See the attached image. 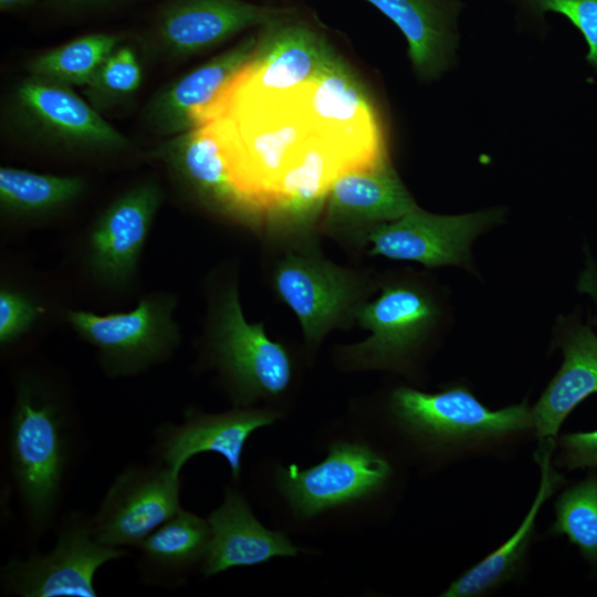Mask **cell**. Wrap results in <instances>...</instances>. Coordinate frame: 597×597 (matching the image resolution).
<instances>
[{
  "label": "cell",
  "mask_w": 597,
  "mask_h": 597,
  "mask_svg": "<svg viewBox=\"0 0 597 597\" xmlns=\"http://www.w3.org/2000/svg\"><path fill=\"white\" fill-rule=\"evenodd\" d=\"M77 422L39 381L20 379L8 423L9 467L30 532L52 524L75 459Z\"/></svg>",
  "instance_id": "obj_1"
},
{
  "label": "cell",
  "mask_w": 597,
  "mask_h": 597,
  "mask_svg": "<svg viewBox=\"0 0 597 597\" xmlns=\"http://www.w3.org/2000/svg\"><path fill=\"white\" fill-rule=\"evenodd\" d=\"M126 554L94 537L91 516L72 512L62 521L51 551L12 558L3 566L2 590L22 597H95L97 570Z\"/></svg>",
  "instance_id": "obj_2"
},
{
  "label": "cell",
  "mask_w": 597,
  "mask_h": 597,
  "mask_svg": "<svg viewBox=\"0 0 597 597\" xmlns=\"http://www.w3.org/2000/svg\"><path fill=\"white\" fill-rule=\"evenodd\" d=\"M390 408L406 429L432 442L495 440L533 428L526 400L492 410L463 387L434 394L401 387L392 392Z\"/></svg>",
  "instance_id": "obj_3"
},
{
  "label": "cell",
  "mask_w": 597,
  "mask_h": 597,
  "mask_svg": "<svg viewBox=\"0 0 597 597\" xmlns=\"http://www.w3.org/2000/svg\"><path fill=\"white\" fill-rule=\"evenodd\" d=\"M262 31L252 60L212 104L229 98L287 95L318 77L338 60L315 29L296 19V12Z\"/></svg>",
  "instance_id": "obj_4"
},
{
  "label": "cell",
  "mask_w": 597,
  "mask_h": 597,
  "mask_svg": "<svg viewBox=\"0 0 597 597\" xmlns=\"http://www.w3.org/2000/svg\"><path fill=\"white\" fill-rule=\"evenodd\" d=\"M172 298L148 296L127 313L96 315L70 311L76 333L98 349L104 368L113 375H132L164 360L179 341L172 321Z\"/></svg>",
  "instance_id": "obj_5"
},
{
  "label": "cell",
  "mask_w": 597,
  "mask_h": 597,
  "mask_svg": "<svg viewBox=\"0 0 597 597\" xmlns=\"http://www.w3.org/2000/svg\"><path fill=\"white\" fill-rule=\"evenodd\" d=\"M180 509V474L158 461L130 465L91 516L93 535L109 547L137 548Z\"/></svg>",
  "instance_id": "obj_6"
},
{
  "label": "cell",
  "mask_w": 597,
  "mask_h": 597,
  "mask_svg": "<svg viewBox=\"0 0 597 597\" xmlns=\"http://www.w3.org/2000/svg\"><path fill=\"white\" fill-rule=\"evenodd\" d=\"M218 307L212 353L235 398L244 404L281 395L292 379L287 350L266 336L262 324L247 322L235 289L223 294Z\"/></svg>",
  "instance_id": "obj_7"
},
{
  "label": "cell",
  "mask_w": 597,
  "mask_h": 597,
  "mask_svg": "<svg viewBox=\"0 0 597 597\" xmlns=\"http://www.w3.org/2000/svg\"><path fill=\"white\" fill-rule=\"evenodd\" d=\"M390 471L389 463L369 447L342 441L333 443L316 465L279 468L276 480L293 512L310 519L375 493Z\"/></svg>",
  "instance_id": "obj_8"
},
{
  "label": "cell",
  "mask_w": 597,
  "mask_h": 597,
  "mask_svg": "<svg viewBox=\"0 0 597 597\" xmlns=\"http://www.w3.org/2000/svg\"><path fill=\"white\" fill-rule=\"evenodd\" d=\"M500 218L498 210L438 216L417 207L396 220L374 223L366 235L369 254L429 268L460 265L475 237Z\"/></svg>",
  "instance_id": "obj_9"
},
{
  "label": "cell",
  "mask_w": 597,
  "mask_h": 597,
  "mask_svg": "<svg viewBox=\"0 0 597 597\" xmlns=\"http://www.w3.org/2000/svg\"><path fill=\"white\" fill-rule=\"evenodd\" d=\"M273 285L295 313L308 342H317L354 316L363 292L349 271L307 252L285 254L273 272Z\"/></svg>",
  "instance_id": "obj_10"
},
{
  "label": "cell",
  "mask_w": 597,
  "mask_h": 597,
  "mask_svg": "<svg viewBox=\"0 0 597 597\" xmlns=\"http://www.w3.org/2000/svg\"><path fill=\"white\" fill-rule=\"evenodd\" d=\"M296 12L242 0H166L154 20L153 34L174 56L210 49L251 29L277 23Z\"/></svg>",
  "instance_id": "obj_11"
},
{
  "label": "cell",
  "mask_w": 597,
  "mask_h": 597,
  "mask_svg": "<svg viewBox=\"0 0 597 597\" xmlns=\"http://www.w3.org/2000/svg\"><path fill=\"white\" fill-rule=\"evenodd\" d=\"M437 315L436 303L421 289L388 284L376 300L355 311L354 317L371 335L350 348L352 357L367 366L397 365L423 339Z\"/></svg>",
  "instance_id": "obj_12"
},
{
  "label": "cell",
  "mask_w": 597,
  "mask_h": 597,
  "mask_svg": "<svg viewBox=\"0 0 597 597\" xmlns=\"http://www.w3.org/2000/svg\"><path fill=\"white\" fill-rule=\"evenodd\" d=\"M279 416L272 410L252 408L222 413L189 409L184 422L157 427L154 443L156 460L180 474L193 455L214 452L228 462L233 480H238L249 437L259 428L272 425Z\"/></svg>",
  "instance_id": "obj_13"
},
{
  "label": "cell",
  "mask_w": 597,
  "mask_h": 597,
  "mask_svg": "<svg viewBox=\"0 0 597 597\" xmlns=\"http://www.w3.org/2000/svg\"><path fill=\"white\" fill-rule=\"evenodd\" d=\"M160 198L155 184L139 185L96 220L88 235L87 263L100 281L118 287L134 277Z\"/></svg>",
  "instance_id": "obj_14"
},
{
  "label": "cell",
  "mask_w": 597,
  "mask_h": 597,
  "mask_svg": "<svg viewBox=\"0 0 597 597\" xmlns=\"http://www.w3.org/2000/svg\"><path fill=\"white\" fill-rule=\"evenodd\" d=\"M158 156L209 206L252 214L239 187L228 138L217 119L175 135L160 147Z\"/></svg>",
  "instance_id": "obj_15"
},
{
  "label": "cell",
  "mask_w": 597,
  "mask_h": 597,
  "mask_svg": "<svg viewBox=\"0 0 597 597\" xmlns=\"http://www.w3.org/2000/svg\"><path fill=\"white\" fill-rule=\"evenodd\" d=\"M260 35L251 34L158 92L144 109L145 121L165 135L195 126L201 114L254 56Z\"/></svg>",
  "instance_id": "obj_16"
},
{
  "label": "cell",
  "mask_w": 597,
  "mask_h": 597,
  "mask_svg": "<svg viewBox=\"0 0 597 597\" xmlns=\"http://www.w3.org/2000/svg\"><path fill=\"white\" fill-rule=\"evenodd\" d=\"M23 116L41 133L69 146L119 148L127 139L67 85L31 76L17 91Z\"/></svg>",
  "instance_id": "obj_17"
},
{
  "label": "cell",
  "mask_w": 597,
  "mask_h": 597,
  "mask_svg": "<svg viewBox=\"0 0 597 597\" xmlns=\"http://www.w3.org/2000/svg\"><path fill=\"white\" fill-rule=\"evenodd\" d=\"M207 522L210 538L202 562L206 576L297 553V547L285 533L270 531L255 519L250 505L235 489H227L222 504L210 513Z\"/></svg>",
  "instance_id": "obj_18"
},
{
  "label": "cell",
  "mask_w": 597,
  "mask_h": 597,
  "mask_svg": "<svg viewBox=\"0 0 597 597\" xmlns=\"http://www.w3.org/2000/svg\"><path fill=\"white\" fill-rule=\"evenodd\" d=\"M559 345L564 362L538 401L531 408L538 439L555 440L569 412L597 392V335L578 323L567 327Z\"/></svg>",
  "instance_id": "obj_19"
},
{
  "label": "cell",
  "mask_w": 597,
  "mask_h": 597,
  "mask_svg": "<svg viewBox=\"0 0 597 597\" xmlns=\"http://www.w3.org/2000/svg\"><path fill=\"white\" fill-rule=\"evenodd\" d=\"M350 170L356 169L347 157L314 133L279 178L268 212L286 219H307L327 198L334 181Z\"/></svg>",
  "instance_id": "obj_20"
},
{
  "label": "cell",
  "mask_w": 597,
  "mask_h": 597,
  "mask_svg": "<svg viewBox=\"0 0 597 597\" xmlns=\"http://www.w3.org/2000/svg\"><path fill=\"white\" fill-rule=\"evenodd\" d=\"M327 216L336 222H387L417 208L385 161L341 175L327 195Z\"/></svg>",
  "instance_id": "obj_21"
},
{
  "label": "cell",
  "mask_w": 597,
  "mask_h": 597,
  "mask_svg": "<svg viewBox=\"0 0 597 597\" xmlns=\"http://www.w3.org/2000/svg\"><path fill=\"white\" fill-rule=\"evenodd\" d=\"M392 21L408 42V55L418 75L438 76L455 45V10L446 0H365Z\"/></svg>",
  "instance_id": "obj_22"
},
{
  "label": "cell",
  "mask_w": 597,
  "mask_h": 597,
  "mask_svg": "<svg viewBox=\"0 0 597 597\" xmlns=\"http://www.w3.org/2000/svg\"><path fill=\"white\" fill-rule=\"evenodd\" d=\"M208 522L180 509L138 547L137 568L146 584L175 587L203 562L209 545Z\"/></svg>",
  "instance_id": "obj_23"
},
{
  "label": "cell",
  "mask_w": 597,
  "mask_h": 597,
  "mask_svg": "<svg viewBox=\"0 0 597 597\" xmlns=\"http://www.w3.org/2000/svg\"><path fill=\"white\" fill-rule=\"evenodd\" d=\"M554 446L555 440L542 441L541 448L535 453V459L541 468V483L535 500L522 524L499 548L452 582L442 596H479L512 578L527 549L535 519L543 503L564 482V476L552 467L551 455Z\"/></svg>",
  "instance_id": "obj_24"
},
{
  "label": "cell",
  "mask_w": 597,
  "mask_h": 597,
  "mask_svg": "<svg viewBox=\"0 0 597 597\" xmlns=\"http://www.w3.org/2000/svg\"><path fill=\"white\" fill-rule=\"evenodd\" d=\"M118 42L114 34L84 35L38 56L28 69L33 76L67 86H87Z\"/></svg>",
  "instance_id": "obj_25"
},
{
  "label": "cell",
  "mask_w": 597,
  "mask_h": 597,
  "mask_svg": "<svg viewBox=\"0 0 597 597\" xmlns=\"http://www.w3.org/2000/svg\"><path fill=\"white\" fill-rule=\"evenodd\" d=\"M84 188L77 177L35 174L2 167L0 200L2 208L18 213H41L75 199Z\"/></svg>",
  "instance_id": "obj_26"
},
{
  "label": "cell",
  "mask_w": 597,
  "mask_h": 597,
  "mask_svg": "<svg viewBox=\"0 0 597 597\" xmlns=\"http://www.w3.org/2000/svg\"><path fill=\"white\" fill-rule=\"evenodd\" d=\"M555 514L551 533L566 535L585 558L597 562V478L566 490L556 502Z\"/></svg>",
  "instance_id": "obj_27"
},
{
  "label": "cell",
  "mask_w": 597,
  "mask_h": 597,
  "mask_svg": "<svg viewBox=\"0 0 597 597\" xmlns=\"http://www.w3.org/2000/svg\"><path fill=\"white\" fill-rule=\"evenodd\" d=\"M142 72L134 52L128 48L114 50L102 63L92 82L88 95L94 100H109L135 92Z\"/></svg>",
  "instance_id": "obj_28"
},
{
  "label": "cell",
  "mask_w": 597,
  "mask_h": 597,
  "mask_svg": "<svg viewBox=\"0 0 597 597\" xmlns=\"http://www.w3.org/2000/svg\"><path fill=\"white\" fill-rule=\"evenodd\" d=\"M537 12L565 15L588 45L587 61L597 70V0H526Z\"/></svg>",
  "instance_id": "obj_29"
},
{
  "label": "cell",
  "mask_w": 597,
  "mask_h": 597,
  "mask_svg": "<svg viewBox=\"0 0 597 597\" xmlns=\"http://www.w3.org/2000/svg\"><path fill=\"white\" fill-rule=\"evenodd\" d=\"M40 308L19 291H0V343L7 346L22 336L39 316Z\"/></svg>",
  "instance_id": "obj_30"
},
{
  "label": "cell",
  "mask_w": 597,
  "mask_h": 597,
  "mask_svg": "<svg viewBox=\"0 0 597 597\" xmlns=\"http://www.w3.org/2000/svg\"><path fill=\"white\" fill-rule=\"evenodd\" d=\"M558 463L567 469L597 468V429L567 433L559 439Z\"/></svg>",
  "instance_id": "obj_31"
},
{
  "label": "cell",
  "mask_w": 597,
  "mask_h": 597,
  "mask_svg": "<svg viewBox=\"0 0 597 597\" xmlns=\"http://www.w3.org/2000/svg\"><path fill=\"white\" fill-rule=\"evenodd\" d=\"M577 290L590 295L597 307V268L593 262H588L586 269L582 272ZM593 324L597 326V314L593 320Z\"/></svg>",
  "instance_id": "obj_32"
},
{
  "label": "cell",
  "mask_w": 597,
  "mask_h": 597,
  "mask_svg": "<svg viewBox=\"0 0 597 597\" xmlns=\"http://www.w3.org/2000/svg\"><path fill=\"white\" fill-rule=\"evenodd\" d=\"M51 7L65 9V10H77V9H91L98 8L104 6H109L117 3L124 0H45Z\"/></svg>",
  "instance_id": "obj_33"
},
{
  "label": "cell",
  "mask_w": 597,
  "mask_h": 597,
  "mask_svg": "<svg viewBox=\"0 0 597 597\" xmlns=\"http://www.w3.org/2000/svg\"><path fill=\"white\" fill-rule=\"evenodd\" d=\"M35 0H0L1 11H14L27 8L34 3Z\"/></svg>",
  "instance_id": "obj_34"
}]
</instances>
